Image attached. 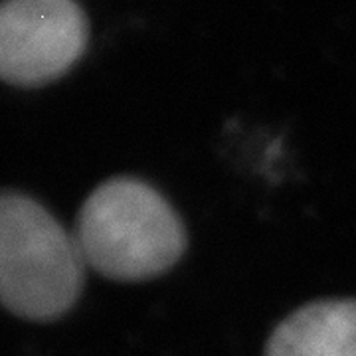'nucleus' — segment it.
Returning <instances> with one entry per match:
<instances>
[{"label":"nucleus","instance_id":"7ed1b4c3","mask_svg":"<svg viewBox=\"0 0 356 356\" xmlns=\"http://www.w3.org/2000/svg\"><path fill=\"white\" fill-rule=\"evenodd\" d=\"M88 34V18L76 0H4L0 76L18 88L56 81L81 58Z\"/></svg>","mask_w":356,"mask_h":356},{"label":"nucleus","instance_id":"f257e3e1","mask_svg":"<svg viewBox=\"0 0 356 356\" xmlns=\"http://www.w3.org/2000/svg\"><path fill=\"white\" fill-rule=\"evenodd\" d=\"M86 266L121 283L149 281L177 266L188 234L175 206L135 177L103 180L83 200L74 226Z\"/></svg>","mask_w":356,"mask_h":356},{"label":"nucleus","instance_id":"f03ea898","mask_svg":"<svg viewBox=\"0 0 356 356\" xmlns=\"http://www.w3.org/2000/svg\"><path fill=\"white\" fill-rule=\"evenodd\" d=\"M86 259L74 229L22 192L0 198V301L24 321L48 323L70 313L86 283Z\"/></svg>","mask_w":356,"mask_h":356},{"label":"nucleus","instance_id":"20e7f679","mask_svg":"<svg viewBox=\"0 0 356 356\" xmlns=\"http://www.w3.org/2000/svg\"><path fill=\"white\" fill-rule=\"evenodd\" d=\"M266 356H356V299H321L269 334Z\"/></svg>","mask_w":356,"mask_h":356}]
</instances>
